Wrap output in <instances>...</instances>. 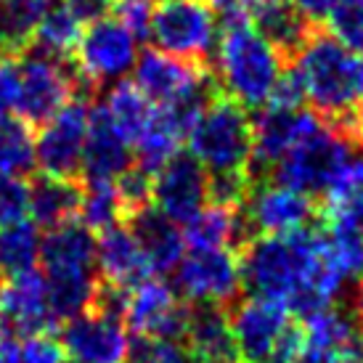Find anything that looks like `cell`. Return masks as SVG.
I'll return each mask as SVG.
<instances>
[{"label":"cell","instance_id":"6da1fadb","mask_svg":"<svg viewBox=\"0 0 363 363\" xmlns=\"http://www.w3.org/2000/svg\"><path fill=\"white\" fill-rule=\"evenodd\" d=\"M242 286L252 297L273 300L294 315H311L334 305L342 286L323 271L318 228L252 236L239 250Z\"/></svg>","mask_w":363,"mask_h":363},{"label":"cell","instance_id":"7a4b0ae2","mask_svg":"<svg viewBox=\"0 0 363 363\" xmlns=\"http://www.w3.org/2000/svg\"><path fill=\"white\" fill-rule=\"evenodd\" d=\"M289 61L303 82L305 104L353 146H363V53L313 30Z\"/></svg>","mask_w":363,"mask_h":363},{"label":"cell","instance_id":"3957f363","mask_svg":"<svg viewBox=\"0 0 363 363\" xmlns=\"http://www.w3.org/2000/svg\"><path fill=\"white\" fill-rule=\"evenodd\" d=\"M215 80L223 96L242 104L244 109H260L268 104L284 72V56L250 19L233 16L218 32L215 43Z\"/></svg>","mask_w":363,"mask_h":363},{"label":"cell","instance_id":"277c9868","mask_svg":"<svg viewBox=\"0 0 363 363\" xmlns=\"http://www.w3.org/2000/svg\"><path fill=\"white\" fill-rule=\"evenodd\" d=\"M40 262L56 321L91 308L101 279L96 268V236L88 225L69 220L48 228L40 242Z\"/></svg>","mask_w":363,"mask_h":363},{"label":"cell","instance_id":"5b68a950","mask_svg":"<svg viewBox=\"0 0 363 363\" xmlns=\"http://www.w3.org/2000/svg\"><path fill=\"white\" fill-rule=\"evenodd\" d=\"M189 154L207 175L252 170V120L228 96H210L186 130Z\"/></svg>","mask_w":363,"mask_h":363},{"label":"cell","instance_id":"8992f818","mask_svg":"<svg viewBox=\"0 0 363 363\" xmlns=\"http://www.w3.org/2000/svg\"><path fill=\"white\" fill-rule=\"evenodd\" d=\"M77 96L85 99L88 88L64 59H53L35 48L19 56V96L13 106L19 120L27 125H43Z\"/></svg>","mask_w":363,"mask_h":363},{"label":"cell","instance_id":"52a82bcc","mask_svg":"<svg viewBox=\"0 0 363 363\" xmlns=\"http://www.w3.org/2000/svg\"><path fill=\"white\" fill-rule=\"evenodd\" d=\"M218 32V13L207 6V0H160L149 21L154 48L196 64H207Z\"/></svg>","mask_w":363,"mask_h":363},{"label":"cell","instance_id":"ba28073f","mask_svg":"<svg viewBox=\"0 0 363 363\" xmlns=\"http://www.w3.org/2000/svg\"><path fill=\"white\" fill-rule=\"evenodd\" d=\"M138 40L117 16H104L82 30L74 45V72L80 82L93 91L99 85H114L125 80L138 61Z\"/></svg>","mask_w":363,"mask_h":363},{"label":"cell","instance_id":"9c48e42d","mask_svg":"<svg viewBox=\"0 0 363 363\" xmlns=\"http://www.w3.org/2000/svg\"><path fill=\"white\" fill-rule=\"evenodd\" d=\"M353 149L355 146L345 135L321 122L273 164V181L308 196L323 194L337 178V172L345 167V162L353 157Z\"/></svg>","mask_w":363,"mask_h":363},{"label":"cell","instance_id":"30bf717a","mask_svg":"<svg viewBox=\"0 0 363 363\" xmlns=\"http://www.w3.org/2000/svg\"><path fill=\"white\" fill-rule=\"evenodd\" d=\"M212 77L204 64L178 59L160 48L138 53L133 67V85L154 106H202L212 96Z\"/></svg>","mask_w":363,"mask_h":363},{"label":"cell","instance_id":"8fae6325","mask_svg":"<svg viewBox=\"0 0 363 363\" xmlns=\"http://www.w3.org/2000/svg\"><path fill=\"white\" fill-rule=\"evenodd\" d=\"M172 271L175 292L194 305L228 308L242 289L239 252L225 247H191Z\"/></svg>","mask_w":363,"mask_h":363},{"label":"cell","instance_id":"7c38bea8","mask_svg":"<svg viewBox=\"0 0 363 363\" xmlns=\"http://www.w3.org/2000/svg\"><path fill=\"white\" fill-rule=\"evenodd\" d=\"M88 125H91L88 99L77 96L67 106H61L51 120L43 122L40 133L35 135V167L56 178H77Z\"/></svg>","mask_w":363,"mask_h":363},{"label":"cell","instance_id":"4fadbf2b","mask_svg":"<svg viewBox=\"0 0 363 363\" xmlns=\"http://www.w3.org/2000/svg\"><path fill=\"white\" fill-rule=\"evenodd\" d=\"M59 345L69 363H122L130 353V332L122 315L91 305L67 318Z\"/></svg>","mask_w":363,"mask_h":363},{"label":"cell","instance_id":"5bb4252c","mask_svg":"<svg viewBox=\"0 0 363 363\" xmlns=\"http://www.w3.org/2000/svg\"><path fill=\"white\" fill-rule=\"evenodd\" d=\"M189 311L181 294L162 279H143L125 294L122 321L128 332L146 340H181Z\"/></svg>","mask_w":363,"mask_h":363},{"label":"cell","instance_id":"9a60e30c","mask_svg":"<svg viewBox=\"0 0 363 363\" xmlns=\"http://www.w3.org/2000/svg\"><path fill=\"white\" fill-rule=\"evenodd\" d=\"M363 323L342 308H321L305 315L300 347L292 363H358L363 345Z\"/></svg>","mask_w":363,"mask_h":363},{"label":"cell","instance_id":"2e32d148","mask_svg":"<svg viewBox=\"0 0 363 363\" xmlns=\"http://www.w3.org/2000/svg\"><path fill=\"white\" fill-rule=\"evenodd\" d=\"M207 199V170L191 154H175L152 175V204L178 225L189 223Z\"/></svg>","mask_w":363,"mask_h":363},{"label":"cell","instance_id":"e0dca14e","mask_svg":"<svg viewBox=\"0 0 363 363\" xmlns=\"http://www.w3.org/2000/svg\"><path fill=\"white\" fill-rule=\"evenodd\" d=\"M244 202H247L244 218L255 236L297 231V228L311 225L315 218V207L308 194L276 181L262 183L257 189L252 186Z\"/></svg>","mask_w":363,"mask_h":363},{"label":"cell","instance_id":"ac0fdd59","mask_svg":"<svg viewBox=\"0 0 363 363\" xmlns=\"http://www.w3.org/2000/svg\"><path fill=\"white\" fill-rule=\"evenodd\" d=\"M0 318L11 334L32 337L45 334L56 318L48 303V286L43 271H24L0 281Z\"/></svg>","mask_w":363,"mask_h":363},{"label":"cell","instance_id":"d6986e66","mask_svg":"<svg viewBox=\"0 0 363 363\" xmlns=\"http://www.w3.org/2000/svg\"><path fill=\"white\" fill-rule=\"evenodd\" d=\"M321 117L313 109H286L265 104L252 120V164L273 167L297 141L321 125Z\"/></svg>","mask_w":363,"mask_h":363},{"label":"cell","instance_id":"ffe728a7","mask_svg":"<svg viewBox=\"0 0 363 363\" xmlns=\"http://www.w3.org/2000/svg\"><path fill=\"white\" fill-rule=\"evenodd\" d=\"M96 268L101 273V281L117 289H130L152 276L141 244L125 223L111 225L96 239Z\"/></svg>","mask_w":363,"mask_h":363},{"label":"cell","instance_id":"44dd1931","mask_svg":"<svg viewBox=\"0 0 363 363\" xmlns=\"http://www.w3.org/2000/svg\"><path fill=\"white\" fill-rule=\"evenodd\" d=\"M183 340L196 363H242L228 321V308L194 305L183 329Z\"/></svg>","mask_w":363,"mask_h":363},{"label":"cell","instance_id":"7402d4cb","mask_svg":"<svg viewBox=\"0 0 363 363\" xmlns=\"http://www.w3.org/2000/svg\"><path fill=\"white\" fill-rule=\"evenodd\" d=\"M130 164V143L122 138L120 130L111 125L101 109H93L85 149H82V178L85 181H117Z\"/></svg>","mask_w":363,"mask_h":363},{"label":"cell","instance_id":"603a6c76","mask_svg":"<svg viewBox=\"0 0 363 363\" xmlns=\"http://www.w3.org/2000/svg\"><path fill=\"white\" fill-rule=\"evenodd\" d=\"M130 231L138 239L143 255L149 260L152 273H167L172 271L181 255L186 252V239L183 228L175 220H170L162 210H157L152 202L138 207L128 215Z\"/></svg>","mask_w":363,"mask_h":363},{"label":"cell","instance_id":"cb8c5ba5","mask_svg":"<svg viewBox=\"0 0 363 363\" xmlns=\"http://www.w3.org/2000/svg\"><path fill=\"white\" fill-rule=\"evenodd\" d=\"M183 239L189 247H225L239 252L255 233L239 207L207 202L189 223H183Z\"/></svg>","mask_w":363,"mask_h":363},{"label":"cell","instance_id":"d4e9b609","mask_svg":"<svg viewBox=\"0 0 363 363\" xmlns=\"http://www.w3.org/2000/svg\"><path fill=\"white\" fill-rule=\"evenodd\" d=\"M82 186L74 178H56L43 172L30 186L27 215L38 228H56L61 223L77 220Z\"/></svg>","mask_w":363,"mask_h":363},{"label":"cell","instance_id":"484cf974","mask_svg":"<svg viewBox=\"0 0 363 363\" xmlns=\"http://www.w3.org/2000/svg\"><path fill=\"white\" fill-rule=\"evenodd\" d=\"M323 218L363 231V157H350L323 191Z\"/></svg>","mask_w":363,"mask_h":363},{"label":"cell","instance_id":"4316f807","mask_svg":"<svg viewBox=\"0 0 363 363\" xmlns=\"http://www.w3.org/2000/svg\"><path fill=\"white\" fill-rule=\"evenodd\" d=\"M318 255L323 271L345 286L363 273V231L329 223L326 231H318Z\"/></svg>","mask_w":363,"mask_h":363},{"label":"cell","instance_id":"83f0119b","mask_svg":"<svg viewBox=\"0 0 363 363\" xmlns=\"http://www.w3.org/2000/svg\"><path fill=\"white\" fill-rule=\"evenodd\" d=\"M99 109L109 117V122L120 130L122 138L133 146L138 141V135L146 130V125L152 122L157 106L133 82L120 80L109 88V93H106V99H104Z\"/></svg>","mask_w":363,"mask_h":363},{"label":"cell","instance_id":"f1b7e54d","mask_svg":"<svg viewBox=\"0 0 363 363\" xmlns=\"http://www.w3.org/2000/svg\"><path fill=\"white\" fill-rule=\"evenodd\" d=\"M250 21L281 51L284 59H292L294 53L303 48V43L308 40V35L315 27L294 9L292 0H281L276 6L257 11V13L250 16Z\"/></svg>","mask_w":363,"mask_h":363},{"label":"cell","instance_id":"f546056e","mask_svg":"<svg viewBox=\"0 0 363 363\" xmlns=\"http://www.w3.org/2000/svg\"><path fill=\"white\" fill-rule=\"evenodd\" d=\"M40 228L30 218L0 225V279L32 271L40 260Z\"/></svg>","mask_w":363,"mask_h":363},{"label":"cell","instance_id":"4dcf8cb0","mask_svg":"<svg viewBox=\"0 0 363 363\" xmlns=\"http://www.w3.org/2000/svg\"><path fill=\"white\" fill-rule=\"evenodd\" d=\"M82 35V21L64 3H53L45 9L38 30L32 35V48L48 53L53 59H69Z\"/></svg>","mask_w":363,"mask_h":363},{"label":"cell","instance_id":"1f68e13d","mask_svg":"<svg viewBox=\"0 0 363 363\" xmlns=\"http://www.w3.org/2000/svg\"><path fill=\"white\" fill-rule=\"evenodd\" d=\"M77 218L82 225H88L91 231L99 233L125 220L128 210H125V202H122L114 181H85Z\"/></svg>","mask_w":363,"mask_h":363},{"label":"cell","instance_id":"d6a6232c","mask_svg":"<svg viewBox=\"0 0 363 363\" xmlns=\"http://www.w3.org/2000/svg\"><path fill=\"white\" fill-rule=\"evenodd\" d=\"M48 6L51 0H3L0 48H9V53H21V48L32 43V35Z\"/></svg>","mask_w":363,"mask_h":363},{"label":"cell","instance_id":"836d02e7","mask_svg":"<svg viewBox=\"0 0 363 363\" xmlns=\"http://www.w3.org/2000/svg\"><path fill=\"white\" fill-rule=\"evenodd\" d=\"M35 170V135L16 114L0 111V172L19 175Z\"/></svg>","mask_w":363,"mask_h":363},{"label":"cell","instance_id":"e575fe53","mask_svg":"<svg viewBox=\"0 0 363 363\" xmlns=\"http://www.w3.org/2000/svg\"><path fill=\"white\" fill-rule=\"evenodd\" d=\"M323 21L334 40L363 53V0H334Z\"/></svg>","mask_w":363,"mask_h":363},{"label":"cell","instance_id":"d590c367","mask_svg":"<svg viewBox=\"0 0 363 363\" xmlns=\"http://www.w3.org/2000/svg\"><path fill=\"white\" fill-rule=\"evenodd\" d=\"M130 363H196L189 347L178 340H146L138 337V342H130Z\"/></svg>","mask_w":363,"mask_h":363},{"label":"cell","instance_id":"8d00e7d4","mask_svg":"<svg viewBox=\"0 0 363 363\" xmlns=\"http://www.w3.org/2000/svg\"><path fill=\"white\" fill-rule=\"evenodd\" d=\"M30 186L19 175L0 172V225L27 218Z\"/></svg>","mask_w":363,"mask_h":363},{"label":"cell","instance_id":"74e56055","mask_svg":"<svg viewBox=\"0 0 363 363\" xmlns=\"http://www.w3.org/2000/svg\"><path fill=\"white\" fill-rule=\"evenodd\" d=\"M154 6L146 0H117L114 3V16L135 35V38H149V21H152Z\"/></svg>","mask_w":363,"mask_h":363},{"label":"cell","instance_id":"f35d334b","mask_svg":"<svg viewBox=\"0 0 363 363\" xmlns=\"http://www.w3.org/2000/svg\"><path fill=\"white\" fill-rule=\"evenodd\" d=\"M19 96V56L16 53H3L0 56V111L13 114Z\"/></svg>","mask_w":363,"mask_h":363},{"label":"cell","instance_id":"ab89813d","mask_svg":"<svg viewBox=\"0 0 363 363\" xmlns=\"http://www.w3.org/2000/svg\"><path fill=\"white\" fill-rule=\"evenodd\" d=\"M21 363H69L59 342L48 334H32L21 345Z\"/></svg>","mask_w":363,"mask_h":363},{"label":"cell","instance_id":"60d3db41","mask_svg":"<svg viewBox=\"0 0 363 363\" xmlns=\"http://www.w3.org/2000/svg\"><path fill=\"white\" fill-rule=\"evenodd\" d=\"M67 9L82 21V24H91V21H99L104 16H109L114 11V3L117 0H61Z\"/></svg>","mask_w":363,"mask_h":363},{"label":"cell","instance_id":"b9f144b4","mask_svg":"<svg viewBox=\"0 0 363 363\" xmlns=\"http://www.w3.org/2000/svg\"><path fill=\"white\" fill-rule=\"evenodd\" d=\"M332 3L334 0H292L294 9L300 11L311 24H318V21L326 19V13H329V9H332Z\"/></svg>","mask_w":363,"mask_h":363},{"label":"cell","instance_id":"7bdbcfd3","mask_svg":"<svg viewBox=\"0 0 363 363\" xmlns=\"http://www.w3.org/2000/svg\"><path fill=\"white\" fill-rule=\"evenodd\" d=\"M0 363H21V345L16 342V334H0Z\"/></svg>","mask_w":363,"mask_h":363},{"label":"cell","instance_id":"ee69618b","mask_svg":"<svg viewBox=\"0 0 363 363\" xmlns=\"http://www.w3.org/2000/svg\"><path fill=\"white\" fill-rule=\"evenodd\" d=\"M244 3L247 0H207L215 13H223L225 19H233V16H244Z\"/></svg>","mask_w":363,"mask_h":363},{"label":"cell","instance_id":"f6af8a7d","mask_svg":"<svg viewBox=\"0 0 363 363\" xmlns=\"http://www.w3.org/2000/svg\"><path fill=\"white\" fill-rule=\"evenodd\" d=\"M355 318L363 323V273L358 276V289H355V303H353Z\"/></svg>","mask_w":363,"mask_h":363},{"label":"cell","instance_id":"bcb514c9","mask_svg":"<svg viewBox=\"0 0 363 363\" xmlns=\"http://www.w3.org/2000/svg\"><path fill=\"white\" fill-rule=\"evenodd\" d=\"M358 363H363V345H361V361H358Z\"/></svg>","mask_w":363,"mask_h":363},{"label":"cell","instance_id":"7dc6e473","mask_svg":"<svg viewBox=\"0 0 363 363\" xmlns=\"http://www.w3.org/2000/svg\"><path fill=\"white\" fill-rule=\"evenodd\" d=\"M0 13H3V0H0Z\"/></svg>","mask_w":363,"mask_h":363},{"label":"cell","instance_id":"c3c4849f","mask_svg":"<svg viewBox=\"0 0 363 363\" xmlns=\"http://www.w3.org/2000/svg\"><path fill=\"white\" fill-rule=\"evenodd\" d=\"M146 3H154V0H146Z\"/></svg>","mask_w":363,"mask_h":363}]
</instances>
